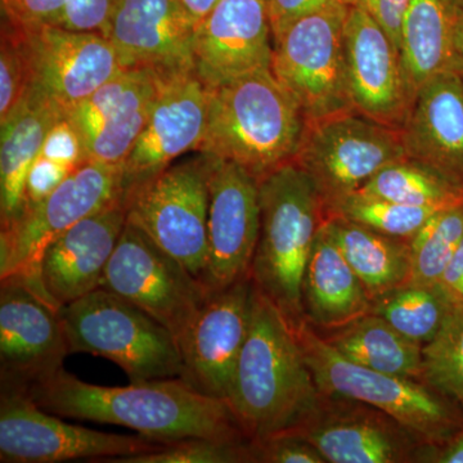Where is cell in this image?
<instances>
[{"instance_id":"1","label":"cell","mask_w":463,"mask_h":463,"mask_svg":"<svg viewBox=\"0 0 463 463\" xmlns=\"http://www.w3.org/2000/svg\"><path fill=\"white\" fill-rule=\"evenodd\" d=\"M58 417L124 426L160 441L203 438L250 441L225 399L210 397L181 377L99 386L60 370L25 390Z\"/></svg>"},{"instance_id":"2","label":"cell","mask_w":463,"mask_h":463,"mask_svg":"<svg viewBox=\"0 0 463 463\" xmlns=\"http://www.w3.org/2000/svg\"><path fill=\"white\" fill-rule=\"evenodd\" d=\"M319 392L295 326L254 285L248 336L228 398L250 441L297 430L319 410Z\"/></svg>"},{"instance_id":"3","label":"cell","mask_w":463,"mask_h":463,"mask_svg":"<svg viewBox=\"0 0 463 463\" xmlns=\"http://www.w3.org/2000/svg\"><path fill=\"white\" fill-rule=\"evenodd\" d=\"M206 90V129L196 152L239 164L258 181L292 163L307 121L270 67Z\"/></svg>"},{"instance_id":"4","label":"cell","mask_w":463,"mask_h":463,"mask_svg":"<svg viewBox=\"0 0 463 463\" xmlns=\"http://www.w3.org/2000/svg\"><path fill=\"white\" fill-rule=\"evenodd\" d=\"M260 234L250 277L292 325L304 317L303 283L319 228L321 196L303 170L285 164L259 179Z\"/></svg>"},{"instance_id":"5","label":"cell","mask_w":463,"mask_h":463,"mask_svg":"<svg viewBox=\"0 0 463 463\" xmlns=\"http://www.w3.org/2000/svg\"><path fill=\"white\" fill-rule=\"evenodd\" d=\"M295 330L321 395L370 405L432 446H443L462 430L463 410L452 398L423 381L347 361L306 319Z\"/></svg>"},{"instance_id":"6","label":"cell","mask_w":463,"mask_h":463,"mask_svg":"<svg viewBox=\"0 0 463 463\" xmlns=\"http://www.w3.org/2000/svg\"><path fill=\"white\" fill-rule=\"evenodd\" d=\"M70 354L102 356L130 383L181 377L182 356L172 332L141 307L97 288L60 309Z\"/></svg>"},{"instance_id":"7","label":"cell","mask_w":463,"mask_h":463,"mask_svg":"<svg viewBox=\"0 0 463 463\" xmlns=\"http://www.w3.org/2000/svg\"><path fill=\"white\" fill-rule=\"evenodd\" d=\"M349 3L298 18L273 38L270 70L307 123L354 111L347 80L345 24Z\"/></svg>"},{"instance_id":"8","label":"cell","mask_w":463,"mask_h":463,"mask_svg":"<svg viewBox=\"0 0 463 463\" xmlns=\"http://www.w3.org/2000/svg\"><path fill=\"white\" fill-rule=\"evenodd\" d=\"M405 157L401 129L350 111L307 123L292 163L315 184L327 216L381 169Z\"/></svg>"},{"instance_id":"9","label":"cell","mask_w":463,"mask_h":463,"mask_svg":"<svg viewBox=\"0 0 463 463\" xmlns=\"http://www.w3.org/2000/svg\"><path fill=\"white\" fill-rule=\"evenodd\" d=\"M127 222L203 285L207 268L209 167L205 155L175 161L124 194Z\"/></svg>"},{"instance_id":"10","label":"cell","mask_w":463,"mask_h":463,"mask_svg":"<svg viewBox=\"0 0 463 463\" xmlns=\"http://www.w3.org/2000/svg\"><path fill=\"white\" fill-rule=\"evenodd\" d=\"M121 199L123 166L87 161L76 167L50 196L26 207L17 221L0 231V279H24L45 297L39 263L48 243Z\"/></svg>"},{"instance_id":"11","label":"cell","mask_w":463,"mask_h":463,"mask_svg":"<svg viewBox=\"0 0 463 463\" xmlns=\"http://www.w3.org/2000/svg\"><path fill=\"white\" fill-rule=\"evenodd\" d=\"M99 288L141 307L165 326L176 343L210 295L184 265L128 222Z\"/></svg>"},{"instance_id":"12","label":"cell","mask_w":463,"mask_h":463,"mask_svg":"<svg viewBox=\"0 0 463 463\" xmlns=\"http://www.w3.org/2000/svg\"><path fill=\"white\" fill-rule=\"evenodd\" d=\"M165 446V441L141 434L127 437L70 425L39 407L24 390L2 388L0 392L2 463L106 462L155 452Z\"/></svg>"},{"instance_id":"13","label":"cell","mask_w":463,"mask_h":463,"mask_svg":"<svg viewBox=\"0 0 463 463\" xmlns=\"http://www.w3.org/2000/svg\"><path fill=\"white\" fill-rule=\"evenodd\" d=\"M209 167L207 268L209 294L250 277L260 234L259 181L239 164L205 155Z\"/></svg>"},{"instance_id":"14","label":"cell","mask_w":463,"mask_h":463,"mask_svg":"<svg viewBox=\"0 0 463 463\" xmlns=\"http://www.w3.org/2000/svg\"><path fill=\"white\" fill-rule=\"evenodd\" d=\"M20 27L29 61L30 90L42 93L65 115L127 69L115 45L102 33L56 25Z\"/></svg>"},{"instance_id":"15","label":"cell","mask_w":463,"mask_h":463,"mask_svg":"<svg viewBox=\"0 0 463 463\" xmlns=\"http://www.w3.org/2000/svg\"><path fill=\"white\" fill-rule=\"evenodd\" d=\"M0 381L25 390L62 370L69 346L60 307L24 279H0Z\"/></svg>"},{"instance_id":"16","label":"cell","mask_w":463,"mask_h":463,"mask_svg":"<svg viewBox=\"0 0 463 463\" xmlns=\"http://www.w3.org/2000/svg\"><path fill=\"white\" fill-rule=\"evenodd\" d=\"M251 277L207 297L179 340L181 379L194 389L228 401L251 316Z\"/></svg>"},{"instance_id":"17","label":"cell","mask_w":463,"mask_h":463,"mask_svg":"<svg viewBox=\"0 0 463 463\" xmlns=\"http://www.w3.org/2000/svg\"><path fill=\"white\" fill-rule=\"evenodd\" d=\"M206 118L207 90L194 71L160 74L154 109L123 164L124 194L196 152Z\"/></svg>"},{"instance_id":"18","label":"cell","mask_w":463,"mask_h":463,"mask_svg":"<svg viewBox=\"0 0 463 463\" xmlns=\"http://www.w3.org/2000/svg\"><path fill=\"white\" fill-rule=\"evenodd\" d=\"M272 56L268 0H219L197 24L194 71L207 88L269 69Z\"/></svg>"},{"instance_id":"19","label":"cell","mask_w":463,"mask_h":463,"mask_svg":"<svg viewBox=\"0 0 463 463\" xmlns=\"http://www.w3.org/2000/svg\"><path fill=\"white\" fill-rule=\"evenodd\" d=\"M160 74L130 67L67 112L88 161L123 166L157 99Z\"/></svg>"},{"instance_id":"20","label":"cell","mask_w":463,"mask_h":463,"mask_svg":"<svg viewBox=\"0 0 463 463\" xmlns=\"http://www.w3.org/2000/svg\"><path fill=\"white\" fill-rule=\"evenodd\" d=\"M350 99L358 114L402 129L412 109L401 54L385 30L353 5L345 24Z\"/></svg>"},{"instance_id":"21","label":"cell","mask_w":463,"mask_h":463,"mask_svg":"<svg viewBox=\"0 0 463 463\" xmlns=\"http://www.w3.org/2000/svg\"><path fill=\"white\" fill-rule=\"evenodd\" d=\"M196 26L181 0H118L106 38L127 69L173 74L194 71Z\"/></svg>"},{"instance_id":"22","label":"cell","mask_w":463,"mask_h":463,"mask_svg":"<svg viewBox=\"0 0 463 463\" xmlns=\"http://www.w3.org/2000/svg\"><path fill=\"white\" fill-rule=\"evenodd\" d=\"M127 224L124 199L58 234L43 251L39 279L57 307L99 288L103 273Z\"/></svg>"},{"instance_id":"23","label":"cell","mask_w":463,"mask_h":463,"mask_svg":"<svg viewBox=\"0 0 463 463\" xmlns=\"http://www.w3.org/2000/svg\"><path fill=\"white\" fill-rule=\"evenodd\" d=\"M407 156L463 184V79L435 76L417 94L402 128Z\"/></svg>"},{"instance_id":"24","label":"cell","mask_w":463,"mask_h":463,"mask_svg":"<svg viewBox=\"0 0 463 463\" xmlns=\"http://www.w3.org/2000/svg\"><path fill=\"white\" fill-rule=\"evenodd\" d=\"M291 432L309 441L326 462L331 463L411 461L417 441H422L383 412L377 416L370 412L322 416L318 410L309 421Z\"/></svg>"},{"instance_id":"25","label":"cell","mask_w":463,"mask_h":463,"mask_svg":"<svg viewBox=\"0 0 463 463\" xmlns=\"http://www.w3.org/2000/svg\"><path fill=\"white\" fill-rule=\"evenodd\" d=\"M65 112L30 90L5 120L0 121V228L17 221L26 206V182L45 137Z\"/></svg>"},{"instance_id":"26","label":"cell","mask_w":463,"mask_h":463,"mask_svg":"<svg viewBox=\"0 0 463 463\" xmlns=\"http://www.w3.org/2000/svg\"><path fill=\"white\" fill-rule=\"evenodd\" d=\"M304 317L323 328H341L371 313L373 300L332 236L319 228L303 283Z\"/></svg>"},{"instance_id":"27","label":"cell","mask_w":463,"mask_h":463,"mask_svg":"<svg viewBox=\"0 0 463 463\" xmlns=\"http://www.w3.org/2000/svg\"><path fill=\"white\" fill-rule=\"evenodd\" d=\"M461 8L453 0H412L401 29L399 54L411 103L435 76L455 71V35Z\"/></svg>"},{"instance_id":"28","label":"cell","mask_w":463,"mask_h":463,"mask_svg":"<svg viewBox=\"0 0 463 463\" xmlns=\"http://www.w3.org/2000/svg\"><path fill=\"white\" fill-rule=\"evenodd\" d=\"M327 223L371 300L410 282L411 240L380 233L340 216H328Z\"/></svg>"},{"instance_id":"29","label":"cell","mask_w":463,"mask_h":463,"mask_svg":"<svg viewBox=\"0 0 463 463\" xmlns=\"http://www.w3.org/2000/svg\"><path fill=\"white\" fill-rule=\"evenodd\" d=\"M347 361L379 373L422 381V346L368 313L326 339Z\"/></svg>"},{"instance_id":"30","label":"cell","mask_w":463,"mask_h":463,"mask_svg":"<svg viewBox=\"0 0 463 463\" xmlns=\"http://www.w3.org/2000/svg\"><path fill=\"white\" fill-rule=\"evenodd\" d=\"M355 194L438 210L463 203L461 183L411 157L383 167Z\"/></svg>"},{"instance_id":"31","label":"cell","mask_w":463,"mask_h":463,"mask_svg":"<svg viewBox=\"0 0 463 463\" xmlns=\"http://www.w3.org/2000/svg\"><path fill=\"white\" fill-rule=\"evenodd\" d=\"M452 307L439 286L407 283L373 298L371 313L403 336L425 345L434 339Z\"/></svg>"},{"instance_id":"32","label":"cell","mask_w":463,"mask_h":463,"mask_svg":"<svg viewBox=\"0 0 463 463\" xmlns=\"http://www.w3.org/2000/svg\"><path fill=\"white\" fill-rule=\"evenodd\" d=\"M463 240V203L440 210L411 239V285L439 286Z\"/></svg>"},{"instance_id":"33","label":"cell","mask_w":463,"mask_h":463,"mask_svg":"<svg viewBox=\"0 0 463 463\" xmlns=\"http://www.w3.org/2000/svg\"><path fill=\"white\" fill-rule=\"evenodd\" d=\"M422 381L463 410V307H453L434 339L422 346Z\"/></svg>"},{"instance_id":"34","label":"cell","mask_w":463,"mask_h":463,"mask_svg":"<svg viewBox=\"0 0 463 463\" xmlns=\"http://www.w3.org/2000/svg\"><path fill=\"white\" fill-rule=\"evenodd\" d=\"M438 212L440 210L432 207L405 205L354 194L331 210L327 218L340 216L380 233L411 240Z\"/></svg>"},{"instance_id":"35","label":"cell","mask_w":463,"mask_h":463,"mask_svg":"<svg viewBox=\"0 0 463 463\" xmlns=\"http://www.w3.org/2000/svg\"><path fill=\"white\" fill-rule=\"evenodd\" d=\"M109 463H240L255 462L251 441L216 440L192 438L169 441L155 452L123 458Z\"/></svg>"},{"instance_id":"36","label":"cell","mask_w":463,"mask_h":463,"mask_svg":"<svg viewBox=\"0 0 463 463\" xmlns=\"http://www.w3.org/2000/svg\"><path fill=\"white\" fill-rule=\"evenodd\" d=\"M32 87L21 27L2 18L0 35V121L17 108Z\"/></svg>"},{"instance_id":"37","label":"cell","mask_w":463,"mask_h":463,"mask_svg":"<svg viewBox=\"0 0 463 463\" xmlns=\"http://www.w3.org/2000/svg\"><path fill=\"white\" fill-rule=\"evenodd\" d=\"M255 462L325 463L321 453L306 439L297 434L276 435L260 441H251Z\"/></svg>"},{"instance_id":"38","label":"cell","mask_w":463,"mask_h":463,"mask_svg":"<svg viewBox=\"0 0 463 463\" xmlns=\"http://www.w3.org/2000/svg\"><path fill=\"white\" fill-rule=\"evenodd\" d=\"M118 0H66L56 26L106 36Z\"/></svg>"},{"instance_id":"39","label":"cell","mask_w":463,"mask_h":463,"mask_svg":"<svg viewBox=\"0 0 463 463\" xmlns=\"http://www.w3.org/2000/svg\"><path fill=\"white\" fill-rule=\"evenodd\" d=\"M39 154L71 167L72 170L88 161L83 142L66 116L52 127Z\"/></svg>"},{"instance_id":"40","label":"cell","mask_w":463,"mask_h":463,"mask_svg":"<svg viewBox=\"0 0 463 463\" xmlns=\"http://www.w3.org/2000/svg\"><path fill=\"white\" fill-rule=\"evenodd\" d=\"M66 0H0L2 18L18 26L57 25Z\"/></svg>"},{"instance_id":"41","label":"cell","mask_w":463,"mask_h":463,"mask_svg":"<svg viewBox=\"0 0 463 463\" xmlns=\"http://www.w3.org/2000/svg\"><path fill=\"white\" fill-rule=\"evenodd\" d=\"M72 172L71 167L39 154L27 175L25 209L50 196Z\"/></svg>"},{"instance_id":"42","label":"cell","mask_w":463,"mask_h":463,"mask_svg":"<svg viewBox=\"0 0 463 463\" xmlns=\"http://www.w3.org/2000/svg\"><path fill=\"white\" fill-rule=\"evenodd\" d=\"M340 2L354 5V0H268L273 38L298 18Z\"/></svg>"},{"instance_id":"43","label":"cell","mask_w":463,"mask_h":463,"mask_svg":"<svg viewBox=\"0 0 463 463\" xmlns=\"http://www.w3.org/2000/svg\"><path fill=\"white\" fill-rule=\"evenodd\" d=\"M412 0H354L390 36L399 51L402 23Z\"/></svg>"},{"instance_id":"44","label":"cell","mask_w":463,"mask_h":463,"mask_svg":"<svg viewBox=\"0 0 463 463\" xmlns=\"http://www.w3.org/2000/svg\"><path fill=\"white\" fill-rule=\"evenodd\" d=\"M453 307H463V240L439 282Z\"/></svg>"},{"instance_id":"45","label":"cell","mask_w":463,"mask_h":463,"mask_svg":"<svg viewBox=\"0 0 463 463\" xmlns=\"http://www.w3.org/2000/svg\"><path fill=\"white\" fill-rule=\"evenodd\" d=\"M432 462L463 463V429L446 444L437 448Z\"/></svg>"},{"instance_id":"46","label":"cell","mask_w":463,"mask_h":463,"mask_svg":"<svg viewBox=\"0 0 463 463\" xmlns=\"http://www.w3.org/2000/svg\"><path fill=\"white\" fill-rule=\"evenodd\" d=\"M181 2L194 21L199 24L213 11L219 0H181Z\"/></svg>"},{"instance_id":"47","label":"cell","mask_w":463,"mask_h":463,"mask_svg":"<svg viewBox=\"0 0 463 463\" xmlns=\"http://www.w3.org/2000/svg\"><path fill=\"white\" fill-rule=\"evenodd\" d=\"M455 71L463 79V9L459 12L456 26Z\"/></svg>"},{"instance_id":"48","label":"cell","mask_w":463,"mask_h":463,"mask_svg":"<svg viewBox=\"0 0 463 463\" xmlns=\"http://www.w3.org/2000/svg\"><path fill=\"white\" fill-rule=\"evenodd\" d=\"M459 8L463 9V0H453Z\"/></svg>"}]
</instances>
